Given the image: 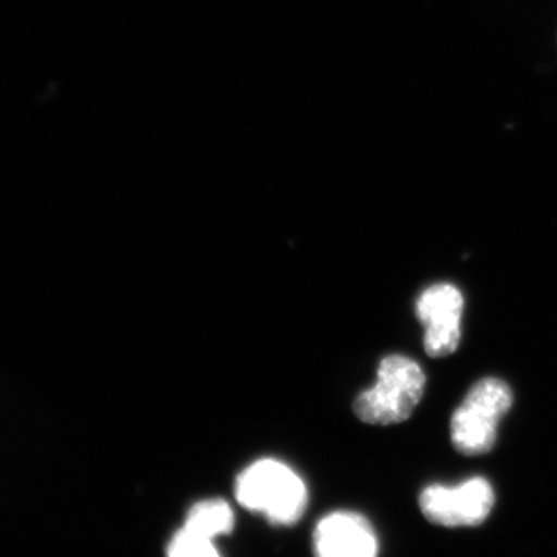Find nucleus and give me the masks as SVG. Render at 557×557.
<instances>
[{"instance_id":"7","label":"nucleus","mask_w":557,"mask_h":557,"mask_svg":"<svg viewBox=\"0 0 557 557\" xmlns=\"http://www.w3.org/2000/svg\"><path fill=\"white\" fill-rule=\"evenodd\" d=\"M185 527L209 541H214L215 537L228 534L233 530V509L219 498L200 502L190 509Z\"/></svg>"},{"instance_id":"2","label":"nucleus","mask_w":557,"mask_h":557,"mask_svg":"<svg viewBox=\"0 0 557 557\" xmlns=\"http://www.w3.org/2000/svg\"><path fill=\"white\" fill-rule=\"evenodd\" d=\"M237 498L245 508L265 515L270 522L289 525L306 511L307 487L287 465L260 460L242 472Z\"/></svg>"},{"instance_id":"6","label":"nucleus","mask_w":557,"mask_h":557,"mask_svg":"<svg viewBox=\"0 0 557 557\" xmlns=\"http://www.w3.org/2000/svg\"><path fill=\"white\" fill-rule=\"evenodd\" d=\"M314 548L324 557H372L379 553L373 528L358 512H333L318 523Z\"/></svg>"},{"instance_id":"5","label":"nucleus","mask_w":557,"mask_h":557,"mask_svg":"<svg viewBox=\"0 0 557 557\" xmlns=\"http://www.w3.org/2000/svg\"><path fill=\"white\" fill-rule=\"evenodd\" d=\"M463 307V296L454 285H432L421 293L416 311L424 327V350L429 357L445 358L457 350Z\"/></svg>"},{"instance_id":"1","label":"nucleus","mask_w":557,"mask_h":557,"mask_svg":"<svg viewBox=\"0 0 557 557\" xmlns=\"http://www.w3.org/2000/svg\"><path fill=\"white\" fill-rule=\"evenodd\" d=\"M426 376L413 359L391 355L381 361L375 386L358 395L354 410L373 426L403 423L423 398Z\"/></svg>"},{"instance_id":"4","label":"nucleus","mask_w":557,"mask_h":557,"mask_svg":"<svg viewBox=\"0 0 557 557\" xmlns=\"http://www.w3.org/2000/svg\"><path fill=\"white\" fill-rule=\"evenodd\" d=\"M494 502L493 486L483 478L469 479L457 487L431 485L420 494L424 518L448 528L482 525L493 511Z\"/></svg>"},{"instance_id":"3","label":"nucleus","mask_w":557,"mask_h":557,"mask_svg":"<svg viewBox=\"0 0 557 557\" xmlns=\"http://www.w3.org/2000/svg\"><path fill=\"white\" fill-rule=\"evenodd\" d=\"M505 381L483 379L468 392L450 420V442L467 457L483 456L496 445L497 428L512 406Z\"/></svg>"},{"instance_id":"8","label":"nucleus","mask_w":557,"mask_h":557,"mask_svg":"<svg viewBox=\"0 0 557 557\" xmlns=\"http://www.w3.org/2000/svg\"><path fill=\"white\" fill-rule=\"evenodd\" d=\"M168 553L172 557H214L219 555L212 541L194 533V531L188 530L186 527H183L172 537Z\"/></svg>"}]
</instances>
